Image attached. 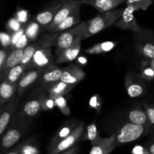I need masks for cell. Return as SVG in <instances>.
Instances as JSON below:
<instances>
[{"instance_id": "1", "label": "cell", "mask_w": 154, "mask_h": 154, "mask_svg": "<svg viewBox=\"0 0 154 154\" xmlns=\"http://www.w3.org/2000/svg\"><path fill=\"white\" fill-rule=\"evenodd\" d=\"M124 8L113 9L107 12L99 13L93 19L87 21V28L86 30L84 38L98 34L102 30L112 26L120 19Z\"/></svg>"}, {"instance_id": "2", "label": "cell", "mask_w": 154, "mask_h": 154, "mask_svg": "<svg viewBox=\"0 0 154 154\" xmlns=\"http://www.w3.org/2000/svg\"><path fill=\"white\" fill-rule=\"evenodd\" d=\"M150 125H141L128 121L123 124L115 134L114 141L117 146L136 141L148 132Z\"/></svg>"}, {"instance_id": "3", "label": "cell", "mask_w": 154, "mask_h": 154, "mask_svg": "<svg viewBox=\"0 0 154 154\" xmlns=\"http://www.w3.org/2000/svg\"><path fill=\"white\" fill-rule=\"evenodd\" d=\"M87 21L81 22L72 28L65 30L59 34L56 42V55H58L62 51L72 46L79 39H84L87 28Z\"/></svg>"}, {"instance_id": "4", "label": "cell", "mask_w": 154, "mask_h": 154, "mask_svg": "<svg viewBox=\"0 0 154 154\" xmlns=\"http://www.w3.org/2000/svg\"><path fill=\"white\" fill-rule=\"evenodd\" d=\"M53 32L54 33H51H51L44 34L35 42L27 45L23 50V55L21 64L25 65L29 69L32 61L35 54L38 50L56 45V42H57V37H58L60 32Z\"/></svg>"}, {"instance_id": "5", "label": "cell", "mask_w": 154, "mask_h": 154, "mask_svg": "<svg viewBox=\"0 0 154 154\" xmlns=\"http://www.w3.org/2000/svg\"><path fill=\"white\" fill-rule=\"evenodd\" d=\"M85 131V124L84 122H80L79 125L74 129L70 135L54 145L50 146L48 147V153L50 154L61 153L67 149L73 147L82 139Z\"/></svg>"}, {"instance_id": "6", "label": "cell", "mask_w": 154, "mask_h": 154, "mask_svg": "<svg viewBox=\"0 0 154 154\" xmlns=\"http://www.w3.org/2000/svg\"><path fill=\"white\" fill-rule=\"evenodd\" d=\"M136 11L135 9L131 6H126L124 8L123 14L120 19L115 23L114 26L118 28L124 30H129L134 32H142L144 31L142 28L140 26L135 20L134 16V12Z\"/></svg>"}, {"instance_id": "7", "label": "cell", "mask_w": 154, "mask_h": 154, "mask_svg": "<svg viewBox=\"0 0 154 154\" xmlns=\"http://www.w3.org/2000/svg\"><path fill=\"white\" fill-rule=\"evenodd\" d=\"M63 2V5L56 14L54 20L52 21V23L50 24L48 28L45 29L48 32H52L60 23L63 22L66 18H67L78 6L82 5L80 2L79 0H66V1Z\"/></svg>"}, {"instance_id": "8", "label": "cell", "mask_w": 154, "mask_h": 154, "mask_svg": "<svg viewBox=\"0 0 154 154\" xmlns=\"http://www.w3.org/2000/svg\"><path fill=\"white\" fill-rule=\"evenodd\" d=\"M114 136L112 135L108 138H99L91 142V150L90 154H108L113 151L117 147Z\"/></svg>"}, {"instance_id": "9", "label": "cell", "mask_w": 154, "mask_h": 154, "mask_svg": "<svg viewBox=\"0 0 154 154\" xmlns=\"http://www.w3.org/2000/svg\"><path fill=\"white\" fill-rule=\"evenodd\" d=\"M86 74L82 69L75 64H70L63 69L61 81L66 84L76 86L85 78Z\"/></svg>"}, {"instance_id": "10", "label": "cell", "mask_w": 154, "mask_h": 154, "mask_svg": "<svg viewBox=\"0 0 154 154\" xmlns=\"http://www.w3.org/2000/svg\"><path fill=\"white\" fill-rule=\"evenodd\" d=\"M63 1L60 0L58 2L55 3L54 5L50 7L49 8L38 14L34 17L35 22L37 23L40 26L45 28V29L48 28L50 24L54 20V17H55L57 12L58 11V10L63 5Z\"/></svg>"}, {"instance_id": "11", "label": "cell", "mask_w": 154, "mask_h": 154, "mask_svg": "<svg viewBox=\"0 0 154 154\" xmlns=\"http://www.w3.org/2000/svg\"><path fill=\"white\" fill-rule=\"evenodd\" d=\"M52 59V51L51 48L48 47V48H42L35 54L29 68L45 69L51 65Z\"/></svg>"}, {"instance_id": "12", "label": "cell", "mask_w": 154, "mask_h": 154, "mask_svg": "<svg viewBox=\"0 0 154 154\" xmlns=\"http://www.w3.org/2000/svg\"><path fill=\"white\" fill-rule=\"evenodd\" d=\"M81 4L94 7L99 13L109 11L115 9L120 5L125 3V0H79Z\"/></svg>"}, {"instance_id": "13", "label": "cell", "mask_w": 154, "mask_h": 154, "mask_svg": "<svg viewBox=\"0 0 154 154\" xmlns=\"http://www.w3.org/2000/svg\"><path fill=\"white\" fill-rule=\"evenodd\" d=\"M23 50L24 48H15L11 52H10L4 68L0 71V76H1L2 81L6 78L11 69L20 64L21 61H22L23 55Z\"/></svg>"}, {"instance_id": "14", "label": "cell", "mask_w": 154, "mask_h": 154, "mask_svg": "<svg viewBox=\"0 0 154 154\" xmlns=\"http://www.w3.org/2000/svg\"><path fill=\"white\" fill-rule=\"evenodd\" d=\"M63 73V69L57 67L54 65H50L48 67L43 69L40 76V81L43 85L48 86L54 84V83L60 81Z\"/></svg>"}, {"instance_id": "15", "label": "cell", "mask_w": 154, "mask_h": 154, "mask_svg": "<svg viewBox=\"0 0 154 154\" xmlns=\"http://www.w3.org/2000/svg\"><path fill=\"white\" fill-rule=\"evenodd\" d=\"M42 71L43 69L35 68L23 75L17 83V93L20 96L41 76Z\"/></svg>"}, {"instance_id": "16", "label": "cell", "mask_w": 154, "mask_h": 154, "mask_svg": "<svg viewBox=\"0 0 154 154\" xmlns=\"http://www.w3.org/2000/svg\"><path fill=\"white\" fill-rule=\"evenodd\" d=\"M83 39H79L77 41L75 44L70 46L69 48L62 51L57 56L56 63L60 64V63H68L72 62L77 58L79 54L81 48V41Z\"/></svg>"}, {"instance_id": "17", "label": "cell", "mask_w": 154, "mask_h": 154, "mask_svg": "<svg viewBox=\"0 0 154 154\" xmlns=\"http://www.w3.org/2000/svg\"><path fill=\"white\" fill-rule=\"evenodd\" d=\"M17 108V99L11 100L7 105L1 109L0 116V135L2 136L6 128L8 126L10 120Z\"/></svg>"}, {"instance_id": "18", "label": "cell", "mask_w": 154, "mask_h": 154, "mask_svg": "<svg viewBox=\"0 0 154 154\" xmlns=\"http://www.w3.org/2000/svg\"><path fill=\"white\" fill-rule=\"evenodd\" d=\"M23 132V129L20 128H11L8 129L2 138V148L8 150L13 147L20 139Z\"/></svg>"}, {"instance_id": "19", "label": "cell", "mask_w": 154, "mask_h": 154, "mask_svg": "<svg viewBox=\"0 0 154 154\" xmlns=\"http://www.w3.org/2000/svg\"><path fill=\"white\" fill-rule=\"evenodd\" d=\"M17 90V84H13L5 78L2 81L0 87V99H1V109L4 107V105L8 102H10L14 96Z\"/></svg>"}, {"instance_id": "20", "label": "cell", "mask_w": 154, "mask_h": 154, "mask_svg": "<svg viewBox=\"0 0 154 154\" xmlns=\"http://www.w3.org/2000/svg\"><path fill=\"white\" fill-rule=\"evenodd\" d=\"M81 6V5L78 6L67 18H66L62 23H60L52 32H61L72 28V27L75 26L78 23H80L81 22V14H80Z\"/></svg>"}, {"instance_id": "21", "label": "cell", "mask_w": 154, "mask_h": 154, "mask_svg": "<svg viewBox=\"0 0 154 154\" xmlns=\"http://www.w3.org/2000/svg\"><path fill=\"white\" fill-rule=\"evenodd\" d=\"M79 123L80 122L77 120H70V121L66 122L65 124H63V126L60 128V129L57 131V133H56L55 135H54V136L53 137L51 144H50V146L54 145V144H56L57 143H58L59 141H60L61 140L66 138L68 135H70V134L73 132L74 129L79 125Z\"/></svg>"}, {"instance_id": "22", "label": "cell", "mask_w": 154, "mask_h": 154, "mask_svg": "<svg viewBox=\"0 0 154 154\" xmlns=\"http://www.w3.org/2000/svg\"><path fill=\"white\" fill-rule=\"evenodd\" d=\"M125 85L128 95L131 98H136L144 95L145 93V87L140 83L136 82L132 79V75L128 73L126 75Z\"/></svg>"}, {"instance_id": "23", "label": "cell", "mask_w": 154, "mask_h": 154, "mask_svg": "<svg viewBox=\"0 0 154 154\" xmlns=\"http://www.w3.org/2000/svg\"><path fill=\"white\" fill-rule=\"evenodd\" d=\"M127 120L136 124L150 125L147 112L145 110H143L140 107L132 108L129 111L127 114Z\"/></svg>"}, {"instance_id": "24", "label": "cell", "mask_w": 154, "mask_h": 154, "mask_svg": "<svg viewBox=\"0 0 154 154\" xmlns=\"http://www.w3.org/2000/svg\"><path fill=\"white\" fill-rule=\"evenodd\" d=\"M8 154H38L40 150L35 142L32 140L29 139L20 144L10 151L7 152Z\"/></svg>"}, {"instance_id": "25", "label": "cell", "mask_w": 154, "mask_h": 154, "mask_svg": "<svg viewBox=\"0 0 154 154\" xmlns=\"http://www.w3.org/2000/svg\"><path fill=\"white\" fill-rule=\"evenodd\" d=\"M75 87V86L66 84V83L63 82L60 80V81L54 83L50 87L49 96L53 99V98L57 97V96H66L69 92L72 91Z\"/></svg>"}, {"instance_id": "26", "label": "cell", "mask_w": 154, "mask_h": 154, "mask_svg": "<svg viewBox=\"0 0 154 154\" xmlns=\"http://www.w3.org/2000/svg\"><path fill=\"white\" fill-rule=\"evenodd\" d=\"M43 107V99H33L29 101L23 107V113L27 117H34L37 115Z\"/></svg>"}, {"instance_id": "27", "label": "cell", "mask_w": 154, "mask_h": 154, "mask_svg": "<svg viewBox=\"0 0 154 154\" xmlns=\"http://www.w3.org/2000/svg\"><path fill=\"white\" fill-rule=\"evenodd\" d=\"M117 44V42H111V41L101 42V43L93 45L91 48H87L85 52L88 54H105V53H108L112 51L116 47Z\"/></svg>"}, {"instance_id": "28", "label": "cell", "mask_w": 154, "mask_h": 154, "mask_svg": "<svg viewBox=\"0 0 154 154\" xmlns=\"http://www.w3.org/2000/svg\"><path fill=\"white\" fill-rule=\"evenodd\" d=\"M28 69L26 66L23 64H19L17 66H14L8 73L5 79H7L9 82L13 83V84H17V81L20 79L21 77L24 74L25 71Z\"/></svg>"}, {"instance_id": "29", "label": "cell", "mask_w": 154, "mask_h": 154, "mask_svg": "<svg viewBox=\"0 0 154 154\" xmlns=\"http://www.w3.org/2000/svg\"><path fill=\"white\" fill-rule=\"evenodd\" d=\"M136 49L140 54L148 59L149 60L154 59L153 41H150V42H145V43L141 44V45H137Z\"/></svg>"}, {"instance_id": "30", "label": "cell", "mask_w": 154, "mask_h": 154, "mask_svg": "<svg viewBox=\"0 0 154 154\" xmlns=\"http://www.w3.org/2000/svg\"><path fill=\"white\" fill-rule=\"evenodd\" d=\"M126 6H131L135 11H146L153 3V0H125Z\"/></svg>"}, {"instance_id": "31", "label": "cell", "mask_w": 154, "mask_h": 154, "mask_svg": "<svg viewBox=\"0 0 154 154\" xmlns=\"http://www.w3.org/2000/svg\"><path fill=\"white\" fill-rule=\"evenodd\" d=\"M55 102V105L60 110L62 113L66 116H69L71 114L70 108H69V105L67 103V100L64 96H57V97L53 98Z\"/></svg>"}, {"instance_id": "32", "label": "cell", "mask_w": 154, "mask_h": 154, "mask_svg": "<svg viewBox=\"0 0 154 154\" xmlns=\"http://www.w3.org/2000/svg\"><path fill=\"white\" fill-rule=\"evenodd\" d=\"M99 137V134L97 129V126H96V125L95 123H92L90 126H87L82 140H84V141H90V142H92V141H95Z\"/></svg>"}, {"instance_id": "33", "label": "cell", "mask_w": 154, "mask_h": 154, "mask_svg": "<svg viewBox=\"0 0 154 154\" xmlns=\"http://www.w3.org/2000/svg\"><path fill=\"white\" fill-rule=\"evenodd\" d=\"M141 77L147 81H151L154 79V69L150 66V63H144L141 68Z\"/></svg>"}, {"instance_id": "34", "label": "cell", "mask_w": 154, "mask_h": 154, "mask_svg": "<svg viewBox=\"0 0 154 154\" xmlns=\"http://www.w3.org/2000/svg\"><path fill=\"white\" fill-rule=\"evenodd\" d=\"M38 26H40L35 22L29 25V26L26 29V34L29 39L32 40V39H34L36 37L38 32Z\"/></svg>"}, {"instance_id": "35", "label": "cell", "mask_w": 154, "mask_h": 154, "mask_svg": "<svg viewBox=\"0 0 154 154\" xmlns=\"http://www.w3.org/2000/svg\"><path fill=\"white\" fill-rule=\"evenodd\" d=\"M90 106L92 108H94L98 112H100L102 108V100L99 95L96 94L92 96L91 99H90Z\"/></svg>"}, {"instance_id": "36", "label": "cell", "mask_w": 154, "mask_h": 154, "mask_svg": "<svg viewBox=\"0 0 154 154\" xmlns=\"http://www.w3.org/2000/svg\"><path fill=\"white\" fill-rule=\"evenodd\" d=\"M144 109L147 112L149 120H150V125L154 126V106L153 105H147V104H144Z\"/></svg>"}, {"instance_id": "37", "label": "cell", "mask_w": 154, "mask_h": 154, "mask_svg": "<svg viewBox=\"0 0 154 154\" xmlns=\"http://www.w3.org/2000/svg\"><path fill=\"white\" fill-rule=\"evenodd\" d=\"M9 54H10V52H8V51H7L4 48H2L1 51H0V71L4 68Z\"/></svg>"}, {"instance_id": "38", "label": "cell", "mask_w": 154, "mask_h": 154, "mask_svg": "<svg viewBox=\"0 0 154 154\" xmlns=\"http://www.w3.org/2000/svg\"><path fill=\"white\" fill-rule=\"evenodd\" d=\"M8 26L9 29H11L14 32L19 31L21 28L20 23V21L17 18H12V19H11L8 21Z\"/></svg>"}, {"instance_id": "39", "label": "cell", "mask_w": 154, "mask_h": 154, "mask_svg": "<svg viewBox=\"0 0 154 154\" xmlns=\"http://www.w3.org/2000/svg\"><path fill=\"white\" fill-rule=\"evenodd\" d=\"M54 106H56V105L54 99L51 98L50 96L48 99H43V107H42V109L44 111L51 110L52 108H54Z\"/></svg>"}, {"instance_id": "40", "label": "cell", "mask_w": 154, "mask_h": 154, "mask_svg": "<svg viewBox=\"0 0 154 154\" xmlns=\"http://www.w3.org/2000/svg\"><path fill=\"white\" fill-rule=\"evenodd\" d=\"M29 38L27 37L26 34H23L22 36L20 38V39L18 40V42H17V44L15 45L14 48H25L27 46L26 44L28 42Z\"/></svg>"}, {"instance_id": "41", "label": "cell", "mask_w": 154, "mask_h": 154, "mask_svg": "<svg viewBox=\"0 0 154 154\" xmlns=\"http://www.w3.org/2000/svg\"><path fill=\"white\" fill-rule=\"evenodd\" d=\"M132 153L135 154H150L147 147H141V146H135L132 150Z\"/></svg>"}, {"instance_id": "42", "label": "cell", "mask_w": 154, "mask_h": 154, "mask_svg": "<svg viewBox=\"0 0 154 154\" xmlns=\"http://www.w3.org/2000/svg\"><path fill=\"white\" fill-rule=\"evenodd\" d=\"M1 39H2V43L3 47L9 46L10 44H11V37L8 35V34H5L4 32H2L1 34Z\"/></svg>"}, {"instance_id": "43", "label": "cell", "mask_w": 154, "mask_h": 154, "mask_svg": "<svg viewBox=\"0 0 154 154\" xmlns=\"http://www.w3.org/2000/svg\"><path fill=\"white\" fill-rule=\"evenodd\" d=\"M78 148H79V147H78L76 144H75V145H74L73 147L67 149V150H65V151H63V153H63V154H76L79 152V149Z\"/></svg>"}, {"instance_id": "44", "label": "cell", "mask_w": 154, "mask_h": 154, "mask_svg": "<svg viewBox=\"0 0 154 154\" xmlns=\"http://www.w3.org/2000/svg\"><path fill=\"white\" fill-rule=\"evenodd\" d=\"M17 14L20 15V16L17 17V19L19 21H21V22H23V21H26V11H21L17 12Z\"/></svg>"}, {"instance_id": "45", "label": "cell", "mask_w": 154, "mask_h": 154, "mask_svg": "<svg viewBox=\"0 0 154 154\" xmlns=\"http://www.w3.org/2000/svg\"><path fill=\"white\" fill-rule=\"evenodd\" d=\"M150 154H154V141H152L147 147Z\"/></svg>"}, {"instance_id": "46", "label": "cell", "mask_w": 154, "mask_h": 154, "mask_svg": "<svg viewBox=\"0 0 154 154\" xmlns=\"http://www.w3.org/2000/svg\"><path fill=\"white\" fill-rule=\"evenodd\" d=\"M78 63H80L81 64H83V65H85L86 63H87V59L85 58V57H79V58L78 59Z\"/></svg>"}, {"instance_id": "47", "label": "cell", "mask_w": 154, "mask_h": 154, "mask_svg": "<svg viewBox=\"0 0 154 154\" xmlns=\"http://www.w3.org/2000/svg\"><path fill=\"white\" fill-rule=\"evenodd\" d=\"M149 63H150V66H152V68L154 69V59H153V60H150Z\"/></svg>"}, {"instance_id": "48", "label": "cell", "mask_w": 154, "mask_h": 154, "mask_svg": "<svg viewBox=\"0 0 154 154\" xmlns=\"http://www.w3.org/2000/svg\"><path fill=\"white\" fill-rule=\"evenodd\" d=\"M61 1H66V0H61Z\"/></svg>"}]
</instances>
